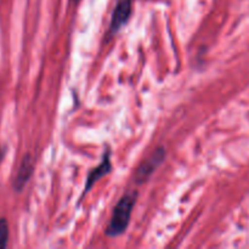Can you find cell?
I'll return each mask as SVG.
<instances>
[{
    "mask_svg": "<svg viewBox=\"0 0 249 249\" xmlns=\"http://www.w3.org/2000/svg\"><path fill=\"white\" fill-rule=\"evenodd\" d=\"M74 1H78V0H74Z\"/></svg>",
    "mask_w": 249,
    "mask_h": 249,
    "instance_id": "cell-8",
    "label": "cell"
},
{
    "mask_svg": "<svg viewBox=\"0 0 249 249\" xmlns=\"http://www.w3.org/2000/svg\"><path fill=\"white\" fill-rule=\"evenodd\" d=\"M164 158H165L164 148L160 147L158 150H156L155 152H153V155L151 156L147 160H145V162H143L142 164L140 165V168L138 169V172H136V181H138L139 184L143 182V180L147 179V178L150 177V175L152 174V173L155 172L160 164H162Z\"/></svg>",
    "mask_w": 249,
    "mask_h": 249,
    "instance_id": "cell-4",
    "label": "cell"
},
{
    "mask_svg": "<svg viewBox=\"0 0 249 249\" xmlns=\"http://www.w3.org/2000/svg\"><path fill=\"white\" fill-rule=\"evenodd\" d=\"M138 192L130 191L124 195L114 208L111 221L106 229V235L108 237H117L124 233L130 223L134 206L136 204Z\"/></svg>",
    "mask_w": 249,
    "mask_h": 249,
    "instance_id": "cell-1",
    "label": "cell"
},
{
    "mask_svg": "<svg viewBox=\"0 0 249 249\" xmlns=\"http://www.w3.org/2000/svg\"><path fill=\"white\" fill-rule=\"evenodd\" d=\"M9 240V225L6 219H0V249L6 248Z\"/></svg>",
    "mask_w": 249,
    "mask_h": 249,
    "instance_id": "cell-6",
    "label": "cell"
},
{
    "mask_svg": "<svg viewBox=\"0 0 249 249\" xmlns=\"http://www.w3.org/2000/svg\"><path fill=\"white\" fill-rule=\"evenodd\" d=\"M5 153H6V148H5V147H0V163H1V160H4Z\"/></svg>",
    "mask_w": 249,
    "mask_h": 249,
    "instance_id": "cell-7",
    "label": "cell"
},
{
    "mask_svg": "<svg viewBox=\"0 0 249 249\" xmlns=\"http://www.w3.org/2000/svg\"><path fill=\"white\" fill-rule=\"evenodd\" d=\"M33 160H32V156L29 155V153H27L23 157V160H22L21 164H19L18 170H17V174L14 180V189L16 190L17 192H21L22 189L26 186V184L28 182V180L31 179L32 174H33Z\"/></svg>",
    "mask_w": 249,
    "mask_h": 249,
    "instance_id": "cell-5",
    "label": "cell"
},
{
    "mask_svg": "<svg viewBox=\"0 0 249 249\" xmlns=\"http://www.w3.org/2000/svg\"><path fill=\"white\" fill-rule=\"evenodd\" d=\"M133 0H117L109 24V34H116L128 22L131 15Z\"/></svg>",
    "mask_w": 249,
    "mask_h": 249,
    "instance_id": "cell-2",
    "label": "cell"
},
{
    "mask_svg": "<svg viewBox=\"0 0 249 249\" xmlns=\"http://www.w3.org/2000/svg\"><path fill=\"white\" fill-rule=\"evenodd\" d=\"M111 170H112L111 153H109V151H105V155H104V158H102L101 163H100L96 168H94V169L89 173V175H88L87 182H85L84 192H83V196L80 199H83V197H84L90 190H91V187L94 186L95 182L99 181L100 179H102V178L106 177V175H108L109 173H111Z\"/></svg>",
    "mask_w": 249,
    "mask_h": 249,
    "instance_id": "cell-3",
    "label": "cell"
}]
</instances>
